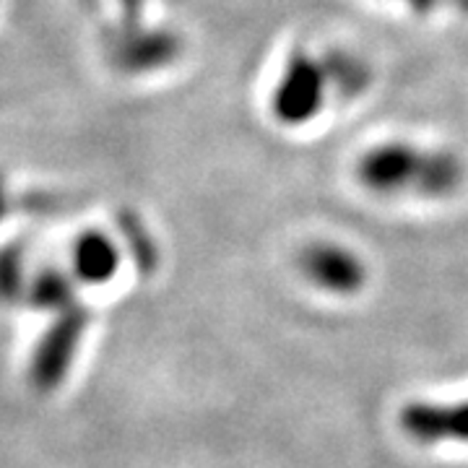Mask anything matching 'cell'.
Here are the masks:
<instances>
[{
  "label": "cell",
  "instance_id": "1",
  "mask_svg": "<svg viewBox=\"0 0 468 468\" xmlns=\"http://www.w3.org/2000/svg\"><path fill=\"white\" fill-rule=\"evenodd\" d=\"M354 175L356 183L378 196L445 198L463 185L466 165L452 151L385 141L362 154Z\"/></svg>",
  "mask_w": 468,
  "mask_h": 468
},
{
  "label": "cell",
  "instance_id": "2",
  "mask_svg": "<svg viewBox=\"0 0 468 468\" xmlns=\"http://www.w3.org/2000/svg\"><path fill=\"white\" fill-rule=\"evenodd\" d=\"M331 73L325 66V58L318 60L310 52H292L286 66L282 68V76L273 86L271 94V112L284 125H304L325 104Z\"/></svg>",
  "mask_w": 468,
  "mask_h": 468
},
{
  "label": "cell",
  "instance_id": "3",
  "mask_svg": "<svg viewBox=\"0 0 468 468\" xmlns=\"http://www.w3.org/2000/svg\"><path fill=\"white\" fill-rule=\"evenodd\" d=\"M104 55L122 76H149L165 70L183 55V39L162 27H110L104 32Z\"/></svg>",
  "mask_w": 468,
  "mask_h": 468
},
{
  "label": "cell",
  "instance_id": "4",
  "mask_svg": "<svg viewBox=\"0 0 468 468\" xmlns=\"http://www.w3.org/2000/svg\"><path fill=\"white\" fill-rule=\"evenodd\" d=\"M86 310L79 304L60 313V318L50 325V331L39 338L32 356V383L39 390H52L68 375L73 356L79 351V341L86 331Z\"/></svg>",
  "mask_w": 468,
  "mask_h": 468
},
{
  "label": "cell",
  "instance_id": "5",
  "mask_svg": "<svg viewBox=\"0 0 468 468\" xmlns=\"http://www.w3.org/2000/svg\"><path fill=\"white\" fill-rule=\"evenodd\" d=\"M300 271L310 284L338 297H351L367 284L362 258L338 242H313L300 252Z\"/></svg>",
  "mask_w": 468,
  "mask_h": 468
},
{
  "label": "cell",
  "instance_id": "6",
  "mask_svg": "<svg viewBox=\"0 0 468 468\" xmlns=\"http://www.w3.org/2000/svg\"><path fill=\"white\" fill-rule=\"evenodd\" d=\"M399 424L403 435L419 445H468V399L452 403H406L399 414Z\"/></svg>",
  "mask_w": 468,
  "mask_h": 468
},
{
  "label": "cell",
  "instance_id": "7",
  "mask_svg": "<svg viewBox=\"0 0 468 468\" xmlns=\"http://www.w3.org/2000/svg\"><path fill=\"white\" fill-rule=\"evenodd\" d=\"M70 263H73V276L81 284L101 286L115 279L120 268V248L110 234L86 229L73 242Z\"/></svg>",
  "mask_w": 468,
  "mask_h": 468
},
{
  "label": "cell",
  "instance_id": "8",
  "mask_svg": "<svg viewBox=\"0 0 468 468\" xmlns=\"http://www.w3.org/2000/svg\"><path fill=\"white\" fill-rule=\"evenodd\" d=\"M27 297L37 310H50V313H66L73 307V282L60 268H42L32 276L27 284Z\"/></svg>",
  "mask_w": 468,
  "mask_h": 468
},
{
  "label": "cell",
  "instance_id": "9",
  "mask_svg": "<svg viewBox=\"0 0 468 468\" xmlns=\"http://www.w3.org/2000/svg\"><path fill=\"white\" fill-rule=\"evenodd\" d=\"M120 229L125 234V245L131 248V255H133L135 266L141 273H151L156 268V261H159V252H156V245L151 239V234L146 232V227L138 221L135 217H120Z\"/></svg>",
  "mask_w": 468,
  "mask_h": 468
},
{
  "label": "cell",
  "instance_id": "10",
  "mask_svg": "<svg viewBox=\"0 0 468 468\" xmlns=\"http://www.w3.org/2000/svg\"><path fill=\"white\" fill-rule=\"evenodd\" d=\"M24 276V248L21 245H5L0 248V300H16L27 289Z\"/></svg>",
  "mask_w": 468,
  "mask_h": 468
},
{
  "label": "cell",
  "instance_id": "11",
  "mask_svg": "<svg viewBox=\"0 0 468 468\" xmlns=\"http://www.w3.org/2000/svg\"><path fill=\"white\" fill-rule=\"evenodd\" d=\"M117 8V21L120 27H138L146 24V8L149 0H112Z\"/></svg>",
  "mask_w": 468,
  "mask_h": 468
},
{
  "label": "cell",
  "instance_id": "12",
  "mask_svg": "<svg viewBox=\"0 0 468 468\" xmlns=\"http://www.w3.org/2000/svg\"><path fill=\"white\" fill-rule=\"evenodd\" d=\"M440 0H409V5L414 8V14H430Z\"/></svg>",
  "mask_w": 468,
  "mask_h": 468
},
{
  "label": "cell",
  "instance_id": "13",
  "mask_svg": "<svg viewBox=\"0 0 468 468\" xmlns=\"http://www.w3.org/2000/svg\"><path fill=\"white\" fill-rule=\"evenodd\" d=\"M8 214V190H5V180L0 177V221Z\"/></svg>",
  "mask_w": 468,
  "mask_h": 468
}]
</instances>
